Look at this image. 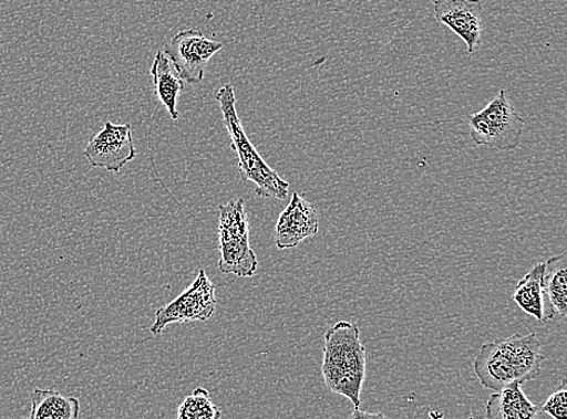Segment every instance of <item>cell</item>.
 <instances>
[{"mask_svg":"<svg viewBox=\"0 0 567 419\" xmlns=\"http://www.w3.org/2000/svg\"><path fill=\"white\" fill-rule=\"evenodd\" d=\"M539 410L556 419L567 418V384L565 378L559 388L553 392Z\"/></svg>","mask_w":567,"mask_h":419,"instance_id":"17","label":"cell"},{"mask_svg":"<svg viewBox=\"0 0 567 419\" xmlns=\"http://www.w3.org/2000/svg\"><path fill=\"white\" fill-rule=\"evenodd\" d=\"M216 99L223 115V124L231 138V148L239 157L240 174L244 181H252L259 198L285 201L289 193V182L275 171L255 148L248 138L236 112L235 90L231 84L223 86Z\"/></svg>","mask_w":567,"mask_h":419,"instance_id":"3","label":"cell"},{"mask_svg":"<svg viewBox=\"0 0 567 419\" xmlns=\"http://www.w3.org/2000/svg\"><path fill=\"white\" fill-rule=\"evenodd\" d=\"M434 18L463 41L468 55L480 46L483 33L482 0H434Z\"/></svg>","mask_w":567,"mask_h":419,"instance_id":"9","label":"cell"},{"mask_svg":"<svg viewBox=\"0 0 567 419\" xmlns=\"http://www.w3.org/2000/svg\"><path fill=\"white\" fill-rule=\"evenodd\" d=\"M545 359L535 333H516L484 344L473 368L484 388L499 390L513 383L524 385L536 379Z\"/></svg>","mask_w":567,"mask_h":419,"instance_id":"1","label":"cell"},{"mask_svg":"<svg viewBox=\"0 0 567 419\" xmlns=\"http://www.w3.org/2000/svg\"><path fill=\"white\" fill-rule=\"evenodd\" d=\"M84 156L92 167L121 172L137 156L131 125L105 123L100 133L89 140Z\"/></svg>","mask_w":567,"mask_h":419,"instance_id":"8","label":"cell"},{"mask_svg":"<svg viewBox=\"0 0 567 419\" xmlns=\"http://www.w3.org/2000/svg\"><path fill=\"white\" fill-rule=\"evenodd\" d=\"M364 417H372V418H375V417H386L385 415H382V413H369V412H363L359 409H354L353 413L350 415V418H364Z\"/></svg>","mask_w":567,"mask_h":419,"instance_id":"18","label":"cell"},{"mask_svg":"<svg viewBox=\"0 0 567 419\" xmlns=\"http://www.w3.org/2000/svg\"><path fill=\"white\" fill-rule=\"evenodd\" d=\"M216 307V286L206 271L200 270L188 290L155 312L151 332L161 335L173 323L206 322L214 316Z\"/></svg>","mask_w":567,"mask_h":419,"instance_id":"6","label":"cell"},{"mask_svg":"<svg viewBox=\"0 0 567 419\" xmlns=\"http://www.w3.org/2000/svg\"><path fill=\"white\" fill-rule=\"evenodd\" d=\"M151 74L156 97L159 98L173 121H177L179 117L177 104L184 90V81L164 51L156 52Z\"/></svg>","mask_w":567,"mask_h":419,"instance_id":"12","label":"cell"},{"mask_svg":"<svg viewBox=\"0 0 567 419\" xmlns=\"http://www.w3.org/2000/svg\"><path fill=\"white\" fill-rule=\"evenodd\" d=\"M177 417L179 419H218L221 417V412L210 400L208 391L199 387L194 390L192 396L183 400Z\"/></svg>","mask_w":567,"mask_h":419,"instance_id":"16","label":"cell"},{"mask_svg":"<svg viewBox=\"0 0 567 419\" xmlns=\"http://www.w3.org/2000/svg\"><path fill=\"white\" fill-rule=\"evenodd\" d=\"M544 291L547 322L567 316V253L551 256L545 263Z\"/></svg>","mask_w":567,"mask_h":419,"instance_id":"13","label":"cell"},{"mask_svg":"<svg viewBox=\"0 0 567 419\" xmlns=\"http://www.w3.org/2000/svg\"><path fill=\"white\" fill-rule=\"evenodd\" d=\"M219 270L239 277H252L257 255L249 243V221L245 200H231L218 207Z\"/></svg>","mask_w":567,"mask_h":419,"instance_id":"4","label":"cell"},{"mask_svg":"<svg viewBox=\"0 0 567 419\" xmlns=\"http://www.w3.org/2000/svg\"><path fill=\"white\" fill-rule=\"evenodd\" d=\"M365 364V347L360 327L347 321L329 327L324 334V383L329 390L349 399L354 409H359L362 402Z\"/></svg>","mask_w":567,"mask_h":419,"instance_id":"2","label":"cell"},{"mask_svg":"<svg viewBox=\"0 0 567 419\" xmlns=\"http://www.w3.org/2000/svg\"><path fill=\"white\" fill-rule=\"evenodd\" d=\"M545 263L536 264L517 284L513 300L529 316L546 323V298L544 291Z\"/></svg>","mask_w":567,"mask_h":419,"instance_id":"14","label":"cell"},{"mask_svg":"<svg viewBox=\"0 0 567 419\" xmlns=\"http://www.w3.org/2000/svg\"><path fill=\"white\" fill-rule=\"evenodd\" d=\"M320 222L316 208L295 192L276 222L275 243L279 249L295 248L318 234Z\"/></svg>","mask_w":567,"mask_h":419,"instance_id":"10","label":"cell"},{"mask_svg":"<svg viewBox=\"0 0 567 419\" xmlns=\"http://www.w3.org/2000/svg\"><path fill=\"white\" fill-rule=\"evenodd\" d=\"M470 135L476 146L501 151H513L520 147L525 121L513 107L505 90L476 114L467 116Z\"/></svg>","mask_w":567,"mask_h":419,"instance_id":"5","label":"cell"},{"mask_svg":"<svg viewBox=\"0 0 567 419\" xmlns=\"http://www.w3.org/2000/svg\"><path fill=\"white\" fill-rule=\"evenodd\" d=\"M538 412V406L525 396L518 383L501 388L485 405V417L491 419H530Z\"/></svg>","mask_w":567,"mask_h":419,"instance_id":"11","label":"cell"},{"mask_svg":"<svg viewBox=\"0 0 567 419\" xmlns=\"http://www.w3.org/2000/svg\"><path fill=\"white\" fill-rule=\"evenodd\" d=\"M31 402L32 419H75L81 413V402L76 398L54 389H34Z\"/></svg>","mask_w":567,"mask_h":419,"instance_id":"15","label":"cell"},{"mask_svg":"<svg viewBox=\"0 0 567 419\" xmlns=\"http://www.w3.org/2000/svg\"><path fill=\"white\" fill-rule=\"evenodd\" d=\"M221 49L223 43L209 39L200 31L187 30L171 38L164 52L183 81L194 85L204 81L209 60Z\"/></svg>","mask_w":567,"mask_h":419,"instance_id":"7","label":"cell"}]
</instances>
